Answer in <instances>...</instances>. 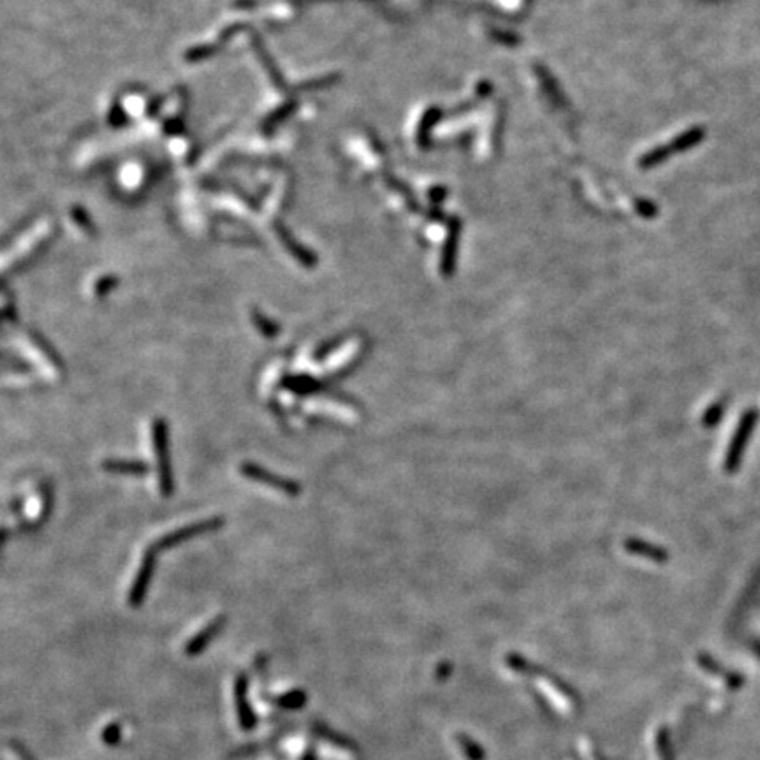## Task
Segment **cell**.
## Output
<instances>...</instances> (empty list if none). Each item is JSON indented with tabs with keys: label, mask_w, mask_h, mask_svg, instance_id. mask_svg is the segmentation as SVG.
<instances>
[{
	"label": "cell",
	"mask_w": 760,
	"mask_h": 760,
	"mask_svg": "<svg viewBox=\"0 0 760 760\" xmlns=\"http://www.w3.org/2000/svg\"><path fill=\"white\" fill-rule=\"evenodd\" d=\"M282 386L290 393L306 396V394L319 393L324 387V384L317 378L310 377V375H287V377H283Z\"/></svg>",
	"instance_id": "ba28073f"
},
{
	"label": "cell",
	"mask_w": 760,
	"mask_h": 760,
	"mask_svg": "<svg viewBox=\"0 0 760 760\" xmlns=\"http://www.w3.org/2000/svg\"><path fill=\"white\" fill-rule=\"evenodd\" d=\"M753 423H755V414H753V412L745 414V416H743V419L739 421V426H737V430H736V435H734L732 442H730V445H729V451H727V456H725V468H727V470H732L734 466L737 465V461H739V456H741L743 447H745V442L748 440L750 433H752Z\"/></svg>",
	"instance_id": "8992f818"
},
{
	"label": "cell",
	"mask_w": 760,
	"mask_h": 760,
	"mask_svg": "<svg viewBox=\"0 0 760 760\" xmlns=\"http://www.w3.org/2000/svg\"><path fill=\"white\" fill-rule=\"evenodd\" d=\"M234 706H236L238 722L243 730H252L257 725V714L249 700V678L247 674H238L234 680Z\"/></svg>",
	"instance_id": "5b68a950"
},
{
	"label": "cell",
	"mask_w": 760,
	"mask_h": 760,
	"mask_svg": "<svg viewBox=\"0 0 760 760\" xmlns=\"http://www.w3.org/2000/svg\"><path fill=\"white\" fill-rule=\"evenodd\" d=\"M224 524L222 518H210V520L197 521L194 524H188V527L178 528V530L171 531V533H166L162 539H159L155 542V549H169V547L176 546V544H182L185 540H191L197 535L208 533V531H213L217 528H220Z\"/></svg>",
	"instance_id": "3957f363"
},
{
	"label": "cell",
	"mask_w": 760,
	"mask_h": 760,
	"mask_svg": "<svg viewBox=\"0 0 760 760\" xmlns=\"http://www.w3.org/2000/svg\"><path fill=\"white\" fill-rule=\"evenodd\" d=\"M32 342H34L35 347H37L39 351H41V354L44 355V357H46V361L51 364V366L55 368V370H58V371L64 370V363H62V360H60V357H58L57 352H55L53 348H51L50 345L46 344V342L42 340V338L39 337V335H35V333H32Z\"/></svg>",
	"instance_id": "8fae6325"
},
{
	"label": "cell",
	"mask_w": 760,
	"mask_h": 760,
	"mask_svg": "<svg viewBox=\"0 0 760 760\" xmlns=\"http://www.w3.org/2000/svg\"><path fill=\"white\" fill-rule=\"evenodd\" d=\"M155 547H150L141 558V563H139V569L136 572V577L132 581V586H130L129 592V603L132 608H139L145 600L146 592H148L150 581H152L153 569H155Z\"/></svg>",
	"instance_id": "277c9868"
},
{
	"label": "cell",
	"mask_w": 760,
	"mask_h": 760,
	"mask_svg": "<svg viewBox=\"0 0 760 760\" xmlns=\"http://www.w3.org/2000/svg\"><path fill=\"white\" fill-rule=\"evenodd\" d=\"M301 760H317V757H315V750L314 748H308L305 752V755H303Z\"/></svg>",
	"instance_id": "9a60e30c"
},
{
	"label": "cell",
	"mask_w": 760,
	"mask_h": 760,
	"mask_svg": "<svg viewBox=\"0 0 760 760\" xmlns=\"http://www.w3.org/2000/svg\"><path fill=\"white\" fill-rule=\"evenodd\" d=\"M103 468L111 474L127 475H141L148 472V465L145 461H136V459H106L103 461Z\"/></svg>",
	"instance_id": "9c48e42d"
},
{
	"label": "cell",
	"mask_w": 760,
	"mask_h": 760,
	"mask_svg": "<svg viewBox=\"0 0 760 760\" xmlns=\"http://www.w3.org/2000/svg\"><path fill=\"white\" fill-rule=\"evenodd\" d=\"M152 440L155 447V454L159 459V489L162 497H171L173 495V472H171V458H169V436H168V424L164 419H153L152 423Z\"/></svg>",
	"instance_id": "6da1fadb"
},
{
	"label": "cell",
	"mask_w": 760,
	"mask_h": 760,
	"mask_svg": "<svg viewBox=\"0 0 760 760\" xmlns=\"http://www.w3.org/2000/svg\"><path fill=\"white\" fill-rule=\"evenodd\" d=\"M240 472L247 479L254 482H259V484L269 486V488L276 489L280 493L289 495V497H298L299 491H301V486L298 482L290 481V479L282 477V475H276L273 472L266 470L263 466H259L257 463L245 461L240 465Z\"/></svg>",
	"instance_id": "7a4b0ae2"
},
{
	"label": "cell",
	"mask_w": 760,
	"mask_h": 760,
	"mask_svg": "<svg viewBox=\"0 0 760 760\" xmlns=\"http://www.w3.org/2000/svg\"><path fill=\"white\" fill-rule=\"evenodd\" d=\"M338 345H340V340H331V342H326V344L319 345V347L315 348V352H314V360L315 361L326 360L329 354H333V352H335V348H337Z\"/></svg>",
	"instance_id": "5bb4252c"
},
{
	"label": "cell",
	"mask_w": 760,
	"mask_h": 760,
	"mask_svg": "<svg viewBox=\"0 0 760 760\" xmlns=\"http://www.w3.org/2000/svg\"><path fill=\"white\" fill-rule=\"evenodd\" d=\"M226 621H227L226 616H218V618H215L213 621L208 623L203 630H199L194 637L188 639V642L185 644V655H187V657H197V655L203 653V651L208 648V644H210V642L217 637L218 632L224 628Z\"/></svg>",
	"instance_id": "52a82bcc"
},
{
	"label": "cell",
	"mask_w": 760,
	"mask_h": 760,
	"mask_svg": "<svg viewBox=\"0 0 760 760\" xmlns=\"http://www.w3.org/2000/svg\"><path fill=\"white\" fill-rule=\"evenodd\" d=\"M306 699H308V696H306L305 691L298 688V690H290L279 697H272L269 700H272L275 706L283 707V709H299V707L305 706Z\"/></svg>",
	"instance_id": "30bf717a"
},
{
	"label": "cell",
	"mask_w": 760,
	"mask_h": 760,
	"mask_svg": "<svg viewBox=\"0 0 760 760\" xmlns=\"http://www.w3.org/2000/svg\"><path fill=\"white\" fill-rule=\"evenodd\" d=\"M254 321H256L257 329L263 333L264 337L273 338V337H276V335H279V326H276L275 322L267 321V319H264L263 315H259V314L254 315Z\"/></svg>",
	"instance_id": "7c38bea8"
},
{
	"label": "cell",
	"mask_w": 760,
	"mask_h": 760,
	"mask_svg": "<svg viewBox=\"0 0 760 760\" xmlns=\"http://www.w3.org/2000/svg\"><path fill=\"white\" fill-rule=\"evenodd\" d=\"M120 737H122V729H120L118 723H109L103 732V741L109 746L118 745Z\"/></svg>",
	"instance_id": "4fadbf2b"
}]
</instances>
